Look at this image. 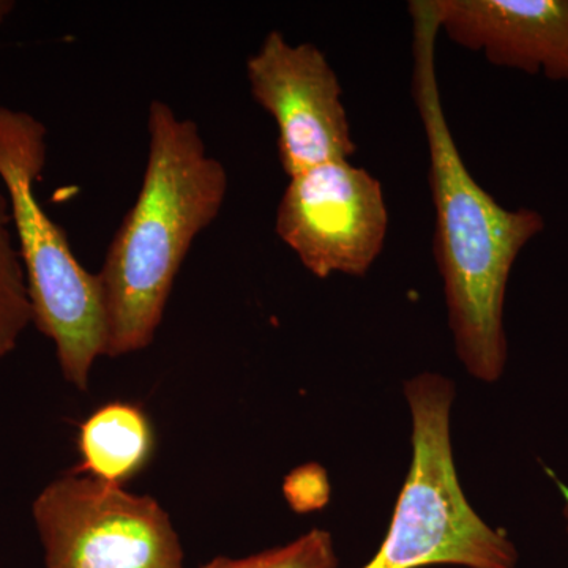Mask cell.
<instances>
[{
    "label": "cell",
    "mask_w": 568,
    "mask_h": 568,
    "mask_svg": "<svg viewBox=\"0 0 568 568\" xmlns=\"http://www.w3.org/2000/svg\"><path fill=\"white\" fill-rule=\"evenodd\" d=\"M14 2H10V0H0V26L7 21V18L13 13Z\"/></svg>",
    "instance_id": "obj_13"
},
{
    "label": "cell",
    "mask_w": 568,
    "mask_h": 568,
    "mask_svg": "<svg viewBox=\"0 0 568 568\" xmlns=\"http://www.w3.org/2000/svg\"><path fill=\"white\" fill-rule=\"evenodd\" d=\"M32 325V308L22 267L10 201L0 183V362L20 345L22 335Z\"/></svg>",
    "instance_id": "obj_10"
},
{
    "label": "cell",
    "mask_w": 568,
    "mask_h": 568,
    "mask_svg": "<svg viewBox=\"0 0 568 568\" xmlns=\"http://www.w3.org/2000/svg\"><path fill=\"white\" fill-rule=\"evenodd\" d=\"M413 420V458L390 528L362 568H517L518 549L474 510L452 447L455 384L439 373L405 383Z\"/></svg>",
    "instance_id": "obj_4"
},
{
    "label": "cell",
    "mask_w": 568,
    "mask_h": 568,
    "mask_svg": "<svg viewBox=\"0 0 568 568\" xmlns=\"http://www.w3.org/2000/svg\"><path fill=\"white\" fill-rule=\"evenodd\" d=\"M556 485H558L560 493H562L564 499H566V508H564V515H566L567 518V529H568V488L566 485L562 484V481L558 480V478H555Z\"/></svg>",
    "instance_id": "obj_14"
},
{
    "label": "cell",
    "mask_w": 568,
    "mask_h": 568,
    "mask_svg": "<svg viewBox=\"0 0 568 568\" xmlns=\"http://www.w3.org/2000/svg\"><path fill=\"white\" fill-rule=\"evenodd\" d=\"M439 31L493 65L568 82V0H432Z\"/></svg>",
    "instance_id": "obj_8"
},
{
    "label": "cell",
    "mask_w": 568,
    "mask_h": 568,
    "mask_svg": "<svg viewBox=\"0 0 568 568\" xmlns=\"http://www.w3.org/2000/svg\"><path fill=\"white\" fill-rule=\"evenodd\" d=\"M387 230L383 183L349 160L290 178L276 207V235L320 280L368 274Z\"/></svg>",
    "instance_id": "obj_6"
},
{
    "label": "cell",
    "mask_w": 568,
    "mask_h": 568,
    "mask_svg": "<svg viewBox=\"0 0 568 568\" xmlns=\"http://www.w3.org/2000/svg\"><path fill=\"white\" fill-rule=\"evenodd\" d=\"M32 519L44 568H183L181 538L153 497L77 467L41 489Z\"/></svg>",
    "instance_id": "obj_5"
},
{
    "label": "cell",
    "mask_w": 568,
    "mask_h": 568,
    "mask_svg": "<svg viewBox=\"0 0 568 568\" xmlns=\"http://www.w3.org/2000/svg\"><path fill=\"white\" fill-rule=\"evenodd\" d=\"M413 18V97L426 145L435 205V254L448 325L466 372L481 383L503 377L508 358L504 305L519 253L545 230L534 209H507L467 170L448 126L436 73L439 36L432 0L409 2Z\"/></svg>",
    "instance_id": "obj_1"
},
{
    "label": "cell",
    "mask_w": 568,
    "mask_h": 568,
    "mask_svg": "<svg viewBox=\"0 0 568 568\" xmlns=\"http://www.w3.org/2000/svg\"><path fill=\"white\" fill-rule=\"evenodd\" d=\"M245 70L254 102L275 121L287 178L347 162L357 152L342 84L316 44H293L282 32H268Z\"/></svg>",
    "instance_id": "obj_7"
},
{
    "label": "cell",
    "mask_w": 568,
    "mask_h": 568,
    "mask_svg": "<svg viewBox=\"0 0 568 568\" xmlns=\"http://www.w3.org/2000/svg\"><path fill=\"white\" fill-rule=\"evenodd\" d=\"M141 190L112 239L99 280L106 315V357L149 347L194 239L226 201V168L209 155L200 126L166 102L148 112Z\"/></svg>",
    "instance_id": "obj_2"
},
{
    "label": "cell",
    "mask_w": 568,
    "mask_h": 568,
    "mask_svg": "<svg viewBox=\"0 0 568 568\" xmlns=\"http://www.w3.org/2000/svg\"><path fill=\"white\" fill-rule=\"evenodd\" d=\"M153 444L151 420L140 406L108 403L80 426L81 463L77 469L97 480L123 487L151 462Z\"/></svg>",
    "instance_id": "obj_9"
},
{
    "label": "cell",
    "mask_w": 568,
    "mask_h": 568,
    "mask_svg": "<svg viewBox=\"0 0 568 568\" xmlns=\"http://www.w3.org/2000/svg\"><path fill=\"white\" fill-rule=\"evenodd\" d=\"M200 568H338V559L331 532L312 529L283 547L241 559L222 556Z\"/></svg>",
    "instance_id": "obj_11"
},
{
    "label": "cell",
    "mask_w": 568,
    "mask_h": 568,
    "mask_svg": "<svg viewBox=\"0 0 568 568\" xmlns=\"http://www.w3.org/2000/svg\"><path fill=\"white\" fill-rule=\"evenodd\" d=\"M287 499L297 510H312L320 506L324 500L325 488L323 476L317 473L315 466L302 467L287 477L286 485Z\"/></svg>",
    "instance_id": "obj_12"
},
{
    "label": "cell",
    "mask_w": 568,
    "mask_h": 568,
    "mask_svg": "<svg viewBox=\"0 0 568 568\" xmlns=\"http://www.w3.org/2000/svg\"><path fill=\"white\" fill-rule=\"evenodd\" d=\"M48 160V130L31 112L0 106V183L10 201L32 325L55 347L63 379L88 390L106 354L99 275L82 267L61 226L41 207L36 186Z\"/></svg>",
    "instance_id": "obj_3"
}]
</instances>
